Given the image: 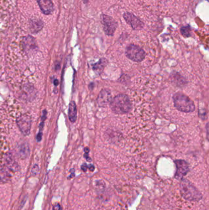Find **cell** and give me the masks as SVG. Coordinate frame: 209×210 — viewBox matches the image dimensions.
<instances>
[{
  "instance_id": "obj_1",
  "label": "cell",
  "mask_w": 209,
  "mask_h": 210,
  "mask_svg": "<svg viewBox=\"0 0 209 210\" xmlns=\"http://www.w3.org/2000/svg\"><path fill=\"white\" fill-rule=\"evenodd\" d=\"M112 111L117 114H125L131 111L132 103L128 95L119 94L112 99L110 103Z\"/></svg>"
},
{
  "instance_id": "obj_2",
  "label": "cell",
  "mask_w": 209,
  "mask_h": 210,
  "mask_svg": "<svg viewBox=\"0 0 209 210\" xmlns=\"http://www.w3.org/2000/svg\"><path fill=\"white\" fill-rule=\"evenodd\" d=\"M174 106L181 112H193L195 110L194 102L186 95L180 92L176 93L173 96Z\"/></svg>"
},
{
  "instance_id": "obj_3",
  "label": "cell",
  "mask_w": 209,
  "mask_h": 210,
  "mask_svg": "<svg viewBox=\"0 0 209 210\" xmlns=\"http://www.w3.org/2000/svg\"><path fill=\"white\" fill-rule=\"evenodd\" d=\"M181 194L186 200L198 201L202 198V195L195 187L187 180H184L180 184Z\"/></svg>"
},
{
  "instance_id": "obj_4",
  "label": "cell",
  "mask_w": 209,
  "mask_h": 210,
  "mask_svg": "<svg viewBox=\"0 0 209 210\" xmlns=\"http://www.w3.org/2000/svg\"><path fill=\"white\" fill-rule=\"evenodd\" d=\"M125 54L127 58L136 62L143 61L146 56V54L142 48L133 44H131L126 47Z\"/></svg>"
},
{
  "instance_id": "obj_5",
  "label": "cell",
  "mask_w": 209,
  "mask_h": 210,
  "mask_svg": "<svg viewBox=\"0 0 209 210\" xmlns=\"http://www.w3.org/2000/svg\"><path fill=\"white\" fill-rule=\"evenodd\" d=\"M101 22L105 34L107 36H113L118 27L115 20L109 15L102 14L101 15Z\"/></svg>"
},
{
  "instance_id": "obj_6",
  "label": "cell",
  "mask_w": 209,
  "mask_h": 210,
  "mask_svg": "<svg viewBox=\"0 0 209 210\" xmlns=\"http://www.w3.org/2000/svg\"><path fill=\"white\" fill-rule=\"evenodd\" d=\"M17 124L24 135H29L31 127V118L29 114H24L20 116L17 119Z\"/></svg>"
},
{
  "instance_id": "obj_7",
  "label": "cell",
  "mask_w": 209,
  "mask_h": 210,
  "mask_svg": "<svg viewBox=\"0 0 209 210\" xmlns=\"http://www.w3.org/2000/svg\"><path fill=\"white\" fill-rule=\"evenodd\" d=\"M123 17L126 22L134 30H140L144 27V22L134 14L126 12L123 14Z\"/></svg>"
},
{
  "instance_id": "obj_8",
  "label": "cell",
  "mask_w": 209,
  "mask_h": 210,
  "mask_svg": "<svg viewBox=\"0 0 209 210\" xmlns=\"http://www.w3.org/2000/svg\"><path fill=\"white\" fill-rule=\"evenodd\" d=\"M174 162L176 165L175 178L179 180H183L184 176H185L190 171L189 164L183 160H176Z\"/></svg>"
},
{
  "instance_id": "obj_9",
  "label": "cell",
  "mask_w": 209,
  "mask_h": 210,
  "mask_svg": "<svg viewBox=\"0 0 209 210\" xmlns=\"http://www.w3.org/2000/svg\"><path fill=\"white\" fill-rule=\"evenodd\" d=\"M111 92L108 89L102 90L98 95L97 103L100 107H106L111 101Z\"/></svg>"
},
{
  "instance_id": "obj_10",
  "label": "cell",
  "mask_w": 209,
  "mask_h": 210,
  "mask_svg": "<svg viewBox=\"0 0 209 210\" xmlns=\"http://www.w3.org/2000/svg\"><path fill=\"white\" fill-rule=\"evenodd\" d=\"M22 47L27 54H29L32 51H34L37 49L34 39L30 36L24 38L22 41Z\"/></svg>"
},
{
  "instance_id": "obj_11",
  "label": "cell",
  "mask_w": 209,
  "mask_h": 210,
  "mask_svg": "<svg viewBox=\"0 0 209 210\" xmlns=\"http://www.w3.org/2000/svg\"><path fill=\"white\" fill-rule=\"evenodd\" d=\"M38 3L42 13L50 14L54 10V4L52 0H38Z\"/></svg>"
},
{
  "instance_id": "obj_12",
  "label": "cell",
  "mask_w": 209,
  "mask_h": 210,
  "mask_svg": "<svg viewBox=\"0 0 209 210\" xmlns=\"http://www.w3.org/2000/svg\"><path fill=\"white\" fill-rule=\"evenodd\" d=\"M107 63V60L104 58H102L97 63H95L92 65V68L97 74H100L102 72L105 67L106 66Z\"/></svg>"
},
{
  "instance_id": "obj_13",
  "label": "cell",
  "mask_w": 209,
  "mask_h": 210,
  "mask_svg": "<svg viewBox=\"0 0 209 210\" xmlns=\"http://www.w3.org/2000/svg\"><path fill=\"white\" fill-rule=\"evenodd\" d=\"M9 170L6 166L0 167V183H5L10 180L11 173Z\"/></svg>"
},
{
  "instance_id": "obj_14",
  "label": "cell",
  "mask_w": 209,
  "mask_h": 210,
  "mask_svg": "<svg viewBox=\"0 0 209 210\" xmlns=\"http://www.w3.org/2000/svg\"><path fill=\"white\" fill-rule=\"evenodd\" d=\"M69 119L71 122H75L77 119V108L76 103L74 101H71L69 106Z\"/></svg>"
},
{
  "instance_id": "obj_15",
  "label": "cell",
  "mask_w": 209,
  "mask_h": 210,
  "mask_svg": "<svg viewBox=\"0 0 209 210\" xmlns=\"http://www.w3.org/2000/svg\"><path fill=\"white\" fill-rule=\"evenodd\" d=\"M43 27V23L39 20H33L31 21L30 30L33 33H38Z\"/></svg>"
},
{
  "instance_id": "obj_16",
  "label": "cell",
  "mask_w": 209,
  "mask_h": 210,
  "mask_svg": "<svg viewBox=\"0 0 209 210\" xmlns=\"http://www.w3.org/2000/svg\"><path fill=\"white\" fill-rule=\"evenodd\" d=\"M18 153L20 157L25 158L29 154V149L26 144H23L20 146L18 149Z\"/></svg>"
},
{
  "instance_id": "obj_17",
  "label": "cell",
  "mask_w": 209,
  "mask_h": 210,
  "mask_svg": "<svg viewBox=\"0 0 209 210\" xmlns=\"http://www.w3.org/2000/svg\"><path fill=\"white\" fill-rule=\"evenodd\" d=\"M191 29L190 25H188L186 26L181 27L180 28V33L185 38H189L191 36Z\"/></svg>"
},
{
  "instance_id": "obj_18",
  "label": "cell",
  "mask_w": 209,
  "mask_h": 210,
  "mask_svg": "<svg viewBox=\"0 0 209 210\" xmlns=\"http://www.w3.org/2000/svg\"><path fill=\"white\" fill-rule=\"evenodd\" d=\"M53 210H61V207L60 205L56 204L55 205H54V208H53Z\"/></svg>"
},
{
  "instance_id": "obj_19",
  "label": "cell",
  "mask_w": 209,
  "mask_h": 210,
  "mask_svg": "<svg viewBox=\"0 0 209 210\" xmlns=\"http://www.w3.org/2000/svg\"><path fill=\"white\" fill-rule=\"evenodd\" d=\"M89 1H90V0H83V1H84V3L85 4H86Z\"/></svg>"
},
{
  "instance_id": "obj_20",
  "label": "cell",
  "mask_w": 209,
  "mask_h": 210,
  "mask_svg": "<svg viewBox=\"0 0 209 210\" xmlns=\"http://www.w3.org/2000/svg\"><path fill=\"white\" fill-rule=\"evenodd\" d=\"M162 1H166L167 0H162Z\"/></svg>"
},
{
  "instance_id": "obj_21",
  "label": "cell",
  "mask_w": 209,
  "mask_h": 210,
  "mask_svg": "<svg viewBox=\"0 0 209 210\" xmlns=\"http://www.w3.org/2000/svg\"><path fill=\"white\" fill-rule=\"evenodd\" d=\"M207 1H209V0H207Z\"/></svg>"
}]
</instances>
